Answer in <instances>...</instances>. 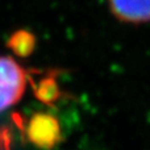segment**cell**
<instances>
[{
    "instance_id": "1",
    "label": "cell",
    "mask_w": 150,
    "mask_h": 150,
    "mask_svg": "<svg viewBox=\"0 0 150 150\" xmlns=\"http://www.w3.org/2000/svg\"><path fill=\"white\" fill-rule=\"evenodd\" d=\"M28 74L12 57L0 55V112L15 105L26 88Z\"/></svg>"
},
{
    "instance_id": "2",
    "label": "cell",
    "mask_w": 150,
    "mask_h": 150,
    "mask_svg": "<svg viewBox=\"0 0 150 150\" xmlns=\"http://www.w3.org/2000/svg\"><path fill=\"white\" fill-rule=\"evenodd\" d=\"M111 12L122 23H150V0H108Z\"/></svg>"
},
{
    "instance_id": "3",
    "label": "cell",
    "mask_w": 150,
    "mask_h": 150,
    "mask_svg": "<svg viewBox=\"0 0 150 150\" xmlns=\"http://www.w3.org/2000/svg\"><path fill=\"white\" fill-rule=\"evenodd\" d=\"M34 44H36L34 36L26 30L15 32L8 41V46L12 49L15 54L20 57H26L30 54L34 49Z\"/></svg>"
}]
</instances>
